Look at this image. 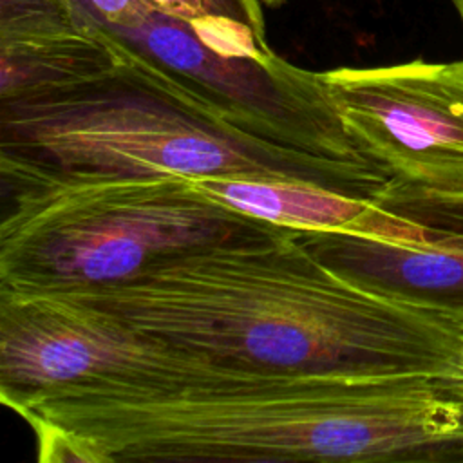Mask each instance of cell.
<instances>
[{
	"label": "cell",
	"mask_w": 463,
	"mask_h": 463,
	"mask_svg": "<svg viewBox=\"0 0 463 463\" xmlns=\"http://www.w3.org/2000/svg\"><path fill=\"white\" fill-rule=\"evenodd\" d=\"M51 461L463 463V380L212 358L7 403Z\"/></svg>",
	"instance_id": "cell-1"
},
{
	"label": "cell",
	"mask_w": 463,
	"mask_h": 463,
	"mask_svg": "<svg viewBox=\"0 0 463 463\" xmlns=\"http://www.w3.org/2000/svg\"><path fill=\"white\" fill-rule=\"evenodd\" d=\"M58 293L228 362L463 380V327L336 269L282 226L186 250L123 282Z\"/></svg>",
	"instance_id": "cell-2"
},
{
	"label": "cell",
	"mask_w": 463,
	"mask_h": 463,
	"mask_svg": "<svg viewBox=\"0 0 463 463\" xmlns=\"http://www.w3.org/2000/svg\"><path fill=\"white\" fill-rule=\"evenodd\" d=\"M0 172L313 183L365 199L391 181L374 163L257 136L125 52L103 74L0 103Z\"/></svg>",
	"instance_id": "cell-3"
},
{
	"label": "cell",
	"mask_w": 463,
	"mask_h": 463,
	"mask_svg": "<svg viewBox=\"0 0 463 463\" xmlns=\"http://www.w3.org/2000/svg\"><path fill=\"white\" fill-rule=\"evenodd\" d=\"M13 203L0 224V288H98L157 260L277 224L199 192L183 175L2 174Z\"/></svg>",
	"instance_id": "cell-4"
},
{
	"label": "cell",
	"mask_w": 463,
	"mask_h": 463,
	"mask_svg": "<svg viewBox=\"0 0 463 463\" xmlns=\"http://www.w3.org/2000/svg\"><path fill=\"white\" fill-rule=\"evenodd\" d=\"M72 4L83 27L221 109L242 128L329 159L373 163L345 134L320 72L286 61L251 29L157 9L130 25H114Z\"/></svg>",
	"instance_id": "cell-5"
},
{
	"label": "cell",
	"mask_w": 463,
	"mask_h": 463,
	"mask_svg": "<svg viewBox=\"0 0 463 463\" xmlns=\"http://www.w3.org/2000/svg\"><path fill=\"white\" fill-rule=\"evenodd\" d=\"M354 146L389 179L463 192V60L320 72Z\"/></svg>",
	"instance_id": "cell-6"
},
{
	"label": "cell",
	"mask_w": 463,
	"mask_h": 463,
	"mask_svg": "<svg viewBox=\"0 0 463 463\" xmlns=\"http://www.w3.org/2000/svg\"><path fill=\"white\" fill-rule=\"evenodd\" d=\"M190 356V349L137 331L65 293L0 288L4 405L65 383L166 369Z\"/></svg>",
	"instance_id": "cell-7"
},
{
	"label": "cell",
	"mask_w": 463,
	"mask_h": 463,
	"mask_svg": "<svg viewBox=\"0 0 463 463\" xmlns=\"http://www.w3.org/2000/svg\"><path fill=\"white\" fill-rule=\"evenodd\" d=\"M382 237L298 232L322 260L463 327V192L389 181Z\"/></svg>",
	"instance_id": "cell-8"
},
{
	"label": "cell",
	"mask_w": 463,
	"mask_h": 463,
	"mask_svg": "<svg viewBox=\"0 0 463 463\" xmlns=\"http://www.w3.org/2000/svg\"><path fill=\"white\" fill-rule=\"evenodd\" d=\"M192 183L213 201L297 232L374 237L383 222V210L373 199L313 183L226 177H199Z\"/></svg>",
	"instance_id": "cell-9"
},
{
	"label": "cell",
	"mask_w": 463,
	"mask_h": 463,
	"mask_svg": "<svg viewBox=\"0 0 463 463\" xmlns=\"http://www.w3.org/2000/svg\"><path fill=\"white\" fill-rule=\"evenodd\" d=\"M123 52L83 27L25 38H0V103L43 94L114 69Z\"/></svg>",
	"instance_id": "cell-10"
},
{
	"label": "cell",
	"mask_w": 463,
	"mask_h": 463,
	"mask_svg": "<svg viewBox=\"0 0 463 463\" xmlns=\"http://www.w3.org/2000/svg\"><path fill=\"white\" fill-rule=\"evenodd\" d=\"M71 0H0V38L80 31Z\"/></svg>",
	"instance_id": "cell-11"
},
{
	"label": "cell",
	"mask_w": 463,
	"mask_h": 463,
	"mask_svg": "<svg viewBox=\"0 0 463 463\" xmlns=\"http://www.w3.org/2000/svg\"><path fill=\"white\" fill-rule=\"evenodd\" d=\"M152 9L184 18H213L241 24L266 40L262 4L259 0H146Z\"/></svg>",
	"instance_id": "cell-12"
},
{
	"label": "cell",
	"mask_w": 463,
	"mask_h": 463,
	"mask_svg": "<svg viewBox=\"0 0 463 463\" xmlns=\"http://www.w3.org/2000/svg\"><path fill=\"white\" fill-rule=\"evenodd\" d=\"M83 5L98 18L114 25H130L139 20L148 9L146 0H71Z\"/></svg>",
	"instance_id": "cell-13"
},
{
	"label": "cell",
	"mask_w": 463,
	"mask_h": 463,
	"mask_svg": "<svg viewBox=\"0 0 463 463\" xmlns=\"http://www.w3.org/2000/svg\"><path fill=\"white\" fill-rule=\"evenodd\" d=\"M264 7H279L284 0H259Z\"/></svg>",
	"instance_id": "cell-14"
},
{
	"label": "cell",
	"mask_w": 463,
	"mask_h": 463,
	"mask_svg": "<svg viewBox=\"0 0 463 463\" xmlns=\"http://www.w3.org/2000/svg\"><path fill=\"white\" fill-rule=\"evenodd\" d=\"M452 4H454L456 11H458V14L461 18V24H463V0H452Z\"/></svg>",
	"instance_id": "cell-15"
}]
</instances>
